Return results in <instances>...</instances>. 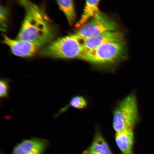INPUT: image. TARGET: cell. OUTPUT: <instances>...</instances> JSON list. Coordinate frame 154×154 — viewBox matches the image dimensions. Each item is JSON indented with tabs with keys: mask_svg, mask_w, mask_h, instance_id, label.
<instances>
[{
	"mask_svg": "<svg viewBox=\"0 0 154 154\" xmlns=\"http://www.w3.org/2000/svg\"><path fill=\"white\" fill-rule=\"evenodd\" d=\"M118 27L115 21L100 11L91 20L79 28L75 34L82 39H85L104 32L115 31Z\"/></svg>",
	"mask_w": 154,
	"mask_h": 154,
	"instance_id": "5",
	"label": "cell"
},
{
	"mask_svg": "<svg viewBox=\"0 0 154 154\" xmlns=\"http://www.w3.org/2000/svg\"><path fill=\"white\" fill-rule=\"evenodd\" d=\"M83 154H112L106 142L99 132L95 134L91 145Z\"/></svg>",
	"mask_w": 154,
	"mask_h": 154,
	"instance_id": "10",
	"label": "cell"
},
{
	"mask_svg": "<svg viewBox=\"0 0 154 154\" xmlns=\"http://www.w3.org/2000/svg\"><path fill=\"white\" fill-rule=\"evenodd\" d=\"M8 11L5 7L1 6V15H0V20H1V30L3 32L5 31L7 28V21Z\"/></svg>",
	"mask_w": 154,
	"mask_h": 154,
	"instance_id": "14",
	"label": "cell"
},
{
	"mask_svg": "<svg viewBox=\"0 0 154 154\" xmlns=\"http://www.w3.org/2000/svg\"><path fill=\"white\" fill-rule=\"evenodd\" d=\"M113 114V127L116 132L129 129L133 130L139 121L135 94H129L119 102Z\"/></svg>",
	"mask_w": 154,
	"mask_h": 154,
	"instance_id": "4",
	"label": "cell"
},
{
	"mask_svg": "<svg viewBox=\"0 0 154 154\" xmlns=\"http://www.w3.org/2000/svg\"><path fill=\"white\" fill-rule=\"evenodd\" d=\"M128 57L126 42H110L91 50H85L81 60L102 70H113Z\"/></svg>",
	"mask_w": 154,
	"mask_h": 154,
	"instance_id": "2",
	"label": "cell"
},
{
	"mask_svg": "<svg viewBox=\"0 0 154 154\" xmlns=\"http://www.w3.org/2000/svg\"><path fill=\"white\" fill-rule=\"evenodd\" d=\"M25 17L17 39L44 46L52 42L56 35L53 23L44 10L29 0H18Z\"/></svg>",
	"mask_w": 154,
	"mask_h": 154,
	"instance_id": "1",
	"label": "cell"
},
{
	"mask_svg": "<svg viewBox=\"0 0 154 154\" xmlns=\"http://www.w3.org/2000/svg\"><path fill=\"white\" fill-rule=\"evenodd\" d=\"M3 42L8 46L13 54L22 57L33 56L43 47L39 44L33 42L13 39L6 35L3 36Z\"/></svg>",
	"mask_w": 154,
	"mask_h": 154,
	"instance_id": "6",
	"label": "cell"
},
{
	"mask_svg": "<svg viewBox=\"0 0 154 154\" xmlns=\"http://www.w3.org/2000/svg\"><path fill=\"white\" fill-rule=\"evenodd\" d=\"M100 1L101 0H86L81 18L75 26L77 29L81 27L100 11L99 6Z\"/></svg>",
	"mask_w": 154,
	"mask_h": 154,
	"instance_id": "11",
	"label": "cell"
},
{
	"mask_svg": "<svg viewBox=\"0 0 154 154\" xmlns=\"http://www.w3.org/2000/svg\"><path fill=\"white\" fill-rule=\"evenodd\" d=\"M88 106V101L85 98L82 96L77 95L72 97L69 104L61 109L58 114L63 113L70 107L76 109H83L87 107Z\"/></svg>",
	"mask_w": 154,
	"mask_h": 154,
	"instance_id": "13",
	"label": "cell"
},
{
	"mask_svg": "<svg viewBox=\"0 0 154 154\" xmlns=\"http://www.w3.org/2000/svg\"><path fill=\"white\" fill-rule=\"evenodd\" d=\"M124 38L123 32L113 31L84 39L83 44L85 50L88 51L94 49L104 44L124 41Z\"/></svg>",
	"mask_w": 154,
	"mask_h": 154,
	"instance_id": "7",
	"label": "cell"
},
{
	"mask_svg": "<svg viewBox=\"0 0 154 154\" xmlns=\"http://www.w3.org/2000/svg\"><path fill=\"white\" fill-rule=\"evenodd\" d=\"M60 8L65 15L69 23L72 25L76 19L74 0H57Z\"/></svg>",
	"mask_w": 154,
	"mask_h": 154,
	"instance_id": "12",
	"label": "cell"
},
{
	"mask_svg": "<svg viewBox=\"0 0 154 154\" xmlns=\"http://www.w3.org/2000/svg\"><path fill=\"white\" fill-rule=\"evenodd\" d=\"M115 140L117 146L123 154H133L134 141L133 130L129 129L116 132Z\"/></svg>",
	"mask_w": 154,
	"mask_h": 154,
	"instance_id": "9",
	"label": "cell"
},
{
	"mask_svg": "<svg viewBox=\"0 0 154 154\" xmlns=\"http://www.w3.org/2000/svg\"><path fill=\"white\" fill-rule=\"evenodd\" d=\"M8 80L1 79L0 82V96L1 97H6L8 96L9 84Z\"/></svg>",
	"mask_w": 154,
	"mask_h": 154,
	"instance_id": "15",
	"label": "cell"
},
{
	"mask_svg": "<svg viewBox=\"0 0 154 154\" xmlns=\"http://www.w3.org/2000/svg\"><path fill=\"white\" fill-rule=\"evenodd\" d=\"M47 144V141L43 140H25L15 147L12 154H42Z\"/></svg>",
	"mask_w": 154,
	"mask_h": 154,
	"instance_id": "8",
	"label": "cell"
},
{
	"mask_svg": "<svg viewBox=\"0 0 154 154\" xmlns=\"http://www.w3.org/2000/svg\"><path fill=\"white\" fill-rule=\"evenodd\" d=\"M85 51L83 39L75 34L51 42L42 50L40 54L54 58L81 59Z\"/></svg>",
	"mask_w": 154,
	"mask_h": 154,
	"instance_id": "3",
	"label": "cell"
}]
</instances>
